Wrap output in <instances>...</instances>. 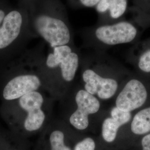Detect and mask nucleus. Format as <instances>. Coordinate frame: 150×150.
<instances>
[{"instance_id":"5","label":"nucleus","mask_w":150,"mask_h":150,"mask_svg":"<svg viewBox=\"0 0 150 150\" xmlns=\"http://www.w3.org/2000/svg\"><path fill=\"white\" fill-rule=\"evenodd\" d=\"M43 95L38 91L27 93L18 99V105L25 112L23 129L25 133L34 134L42 129L46 120V113L42 109Z\"/></svg>"},{"instance_id":"22","label":"nucleus","mask_w":150,"mask_h":150,"mask_svg":"<svg viewBox=\"0 0 150 150\" xmlns=\"http://www.w3.org/2000/svg\"><path fill=\"white\" fill-rule=\"evenodd\" d=\"M27 150V149H25V150Z\"/></svg>"},{"instance_id":"14","label":"nucleus","mask_w":150,"mask_h":150,"mask_svg":"<svg viewBox=\"0 0 150 150\" xmlns=\"http://www.w3.org/2000/svg\"><path fill=\"white\" fill-rule=\"evenodd\" d=\"M140 51L135 56V64L141 71L150 73V38L139 45Z\"/></svg>"},{"instance_id":"9","label":"nucleus","mask_w":150,"mask_h":150,"mask_svg":"<svg viewBox=\"0 0 150 150\" xmlns=\"http://www.w3.org/2000/svg\"><path fill=\"white\" fill-rule=\"evenodd\" d=\"M41 81L38 75L24 72L12 78L6 85L3 97L6 100H18L24 95L38 91L41 86Z\"/></svg>"},{"instance_id":"15","label":"nucleus","mask_w":150,"mask_h":150,"mask_svg":"<svg viewBox=\"0 0 150 150\" xmlns=\"http://www.w3.org/2000/svg\"><path fill=\"white\" fill-rule=\"evenodd\" d=\"M121 127L120 124L112 117L105 118L102 123L101 128V134L103 140L107 143L113 142Z\"/></svg>"},{"instance_id":"16","label":"nucleus","mask_w":150,"mask_h":150,"mask_svg":"<svg viewBox=\"0 0 150 150\" xmlns=\"http://www.w3.org/2000/svg\"><path fill=\"white\" fill-rule=\"evenodd\" d=\"M111 117L118 122L121 126L128 123L132 118L131 112L124 111L117 107H113L110 112Z\"/></svg>"},{"instance_id":"8","label":"nucleus","mask_w":150,"mask_h":150,"mask_svg":"<svg viewBox=\"0 0 150 150\" xmlns=\"http://www.w3.org/2000/svg\"><path fill=\"white\" fill-rule=\"evenodd\" d=\"M147 98L144 85L137 79H132L126 84L116 100V107L131 112L141 107Z\"/></svg>"},{"instance_id":"12","label":"nucleus","mask_w":150,"mask_h":150,"mask_svg":"<svg viewBox=\"0 0 150 150\" xmlns=\"http://www.w3.org/2000/svg\"><path fill=\"white\" fill-rule=\"evenodd\" d=\"M130 10L134 14V21L139 26L150 27V0H132Z\"/></svg>"},{"instance_id":"10","label":"nucleus","mask_w":150,"mask_h":150,"mask_svg":"<svg viewBox=\"0 0 150 150\" xmlns=\"http://www.w3.org/2000/svg\"><path fill=\"white\" fill-rule=\"evenodd\" d=\"M129 0H100L95 7L98 16L96 24L111 23L125 19Z\"/></svg>"},{"instance_id":"13","label":"nucleus","mask_w":150,"mask_h":150,"mask_svg":"<svg viewBox=\"0 0 150 150\" xmlns=\"http://www.w3.org/2000/svg\"><path fill=\"white\" fill-rule=\"evenodd\" d=\"M131 131L142 135L150 132V106L141 110L134 115L131 125Z\"/></svg>"},{"instance_id":"4","label":"nucleus","mask_w":150,"mask_h":150,"mask_svg":"<svg viewBox=\"0 0 150 150\" xmlns=\"http://www.w3.org/2000/svg\"><path fill=\"white\" fill-rule=\"evenodd\" d=\"M51 48L46 57L41 56L40 65L43 71H59L62 79L70 82L75 79L79 67L80 57L74 43Z\"/></svg>"},{"instance_id":"7","label":"nucleus","mask_w":150,"mask_h":150,"mask_svg":"<svg viewBox=\"0 0 150 150\" xmlns=\"http://www.w3.org/2000/svg\"><path fill=\"white\" fill-rule=\"evenodd\" d=\"M76 110L71 114L70 123L73 127L80 131L86 129L89 125V115L97 112L100 108V102L96 97L85 90L78 91L75 96Z\"/></svg>"},{"instance_id":"17","label":"nucleus","mask_w":150,"mask_h":150,"mask_svg":"<svg viewBox=\"0 0 150 150\" xmlns=\"http://www.w3.org/2000/svg\"><path fill=\"white\" fill-rule=\"evenodd\" d=\"M100 1V0H67L69 5L74 9L95 8Z\"/></svg>"},{"instance_id":"21","label":"nucleus","mask_w":150,"mask_h":150,"mask_svg":"<svg viewBox=\"0 0 150 150\" xmlns=\"http://www.w3.org/2000/svg\"><path fill=\"white\" fill-rule=\"evenodd\" d=\"M17 1L18 4H21L23 5H26L28 4H29L30 2H31L33 0H16Z\"/></svg>"},{"instance_id":"18","label":"nucleus","mask_w":150,"mask_h":150,"mask_svg":"<svg viewBox=\"0 0 150 150\" xmlns=\"http://www.w3.org/2000/svg\"><path fill=\"white\" fill-rule=\"evenodd\" d=\"M96 142L91 137H86L77 142L72 147V150H95Z\"/></svg>"},{"instance_id":"1","label":"nucleus","mask_w":150,"mask_h":150,"mask_svg":"<svg viewBox=\"0 0 150 150\" xmlns=\"http://www.w3.org/2000/svg\"><path fill=\"white\" fill-rule=\"evenodd\" d=\"M32 32L51 48L74 43V32L61 0H33L25 5Z\"/></svg>"},{"instance_id":"6","label":"nucleus","mask_w":150,"mask_h":150,"mask_svg":"<svg viewBox=\"0 0 150 150\" xmlns=\"http://www.w3.org/2000/svg\"><path fill=\"white\" fill-rule=\"evenodd\" d=\"M86 62L82 78L85 83V90L92 95L103 100L113 96L118 88V83L110 77H102L100 75L94 65Z\"/></svg>"},{"instance_id":"2","label":"nucleus","mask_w":150,"mask_h":150,"mask_svg":"<svg viewBox=\"0 0 150 150\" xmlns=\"http://www.w3.org/2000/svg\"><path fill=\"white\" fill-rule=\"evenodd\" d=\"M141 28L134 21L123 19L111 23L96 24L79 32L86 45L105 48L134 42L139 38Z\"/></svg>"},{"instance_id":"20","label":"nucleus","mask_w":150,"mask_h":150,"mask_svg":"<svg viewBox=\"0 0 150 150\" xmlns=\"http://www.w3.org/2000/svg\"><path fill=\"white\" fill-rule=\"evenodd\" d=\"M142 150H150V134L145 136L141 141Z\"/></svg>"},{"instance_id":"11","label":"nucleus","mask_w":150,"mask_h":150,"mask_svg":"<svg viewBox=\"0 0 150 150\" xmlns=\"http://www.w3.org/2000/svg\"><path fill=\"white\" fill-rule=\"evenodd\" d=\"M72 147L64 132L54 129L41 139L38 150H72Z\"/></svg>"},{"instance_id":"19","label":"nucleus","mask_w":150,"mask_h":150,"mask_svg":"<svg viewBox=\"0 0 150 150\" xmlns=\"http://www.w3.org/2000/svg\"><path fill=\"white\" fill-rule=\"evenodd\" d=\"M13 6L10 0H0V26Z\"/></svg>"},{"instance_id":"3","label":"nucleus","mask_w":150,"mask_h":150,"mask_svg":"<svg viewBox=\"0 0 150 150\" xmlns=\"http://www.w3.org/2000/svg\"><path fill=\"white\" fill-rule=\"evenodd\" d=\"M35 38L26 6H13L0 26V53L18 50Z\"/></svg>"}]
</instances>
